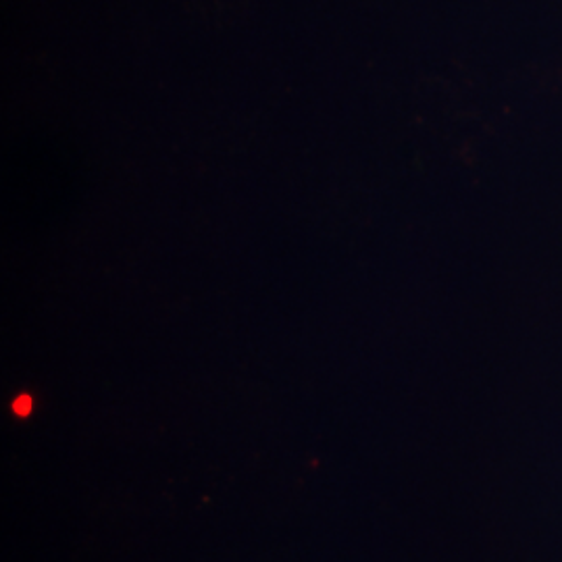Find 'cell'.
Returning a JSON list of instances; mask_svg holds the SVG:
<instances>
[{
    "label": "cell",
    "mask_w": 562,
    "mask_h": 562,
    "mask_svg": "<svg viewBox=\"0 0 562 562\" xmlns=\"http://www.w3.org/2000/svg\"><path fill=\"white\" fill-rule=\"evenodd\" d=\"M13 411L21 415V417L30 415L32 413V398L30 396H20L18 401L13 402Z\"/></svg>",
    "instance_id": "6da1fadb"
}]
</instances>
